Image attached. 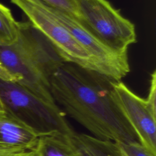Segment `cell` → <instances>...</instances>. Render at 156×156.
Segmentation results:
<instances>
[{
    "label": "cell",
    "mask_w": 156,
    "mask_h": 156,
    "mask_svg": "<svg viewBox=\"0 0 156 156\" xmlns=\"http://www.w3.org/2000/svg\"><path fill=\"white\" fill-rule=\"evenodd\" d=\"M18 24L10 10L0 3V46H8L16 41Z\"/></svg>",
    "instance_id": "11"
},
{
    "label": "cell",
    "mask_w": 156,
    "mask_h": 156,
    "mask_svg": "<svg viewBox=\"0 0 156 156\" xmlns=\"http://www.w3.org/2000/svg\"><path fill=\"white\" fill-rule=\"evenodd\" d=\"M10 1L48 39L65 62L101 73L91 55L75 40L48 6L40 0Z\"/></svg>",
    "instance_id": "5"
},
{
    "label": "cell",
    "mask_w": 156,
    "mask_h": 156,
    "mask_svg": "<svg viewBox=\"0 0 156 156\" xmlns=\"http://www.w3.org/2000/svg\"><path fill=\"white\" fill-rule=\"evenodd\" d=\"M18 24L16 41L0 46V78L16 82L43 100L56 104L51 94L50 79L65 62L29 21Z\"/></svg>",
    "instance_id": "2"
},
{
    "label": "cell",
    "mask_w": 156,
    "mask_h": 156,
    "mask_svg": "<svg viewBox=\"0 0 156 156\" xmlns=\"http://www.w3.org/2000/svg\"><path fill=\"white\" fill-rule=\"evenodd\" d=\"M47 6L61 11L71 17L78 19L75 0H40Z\"/></svg>",
    "instance_id": "12"
},
{
    "label": "cell",
    "mask_w": 156,
    "mask_h": 156,
    "mask_svg": "<svg viewBox=\"0 0 156 156\" xmlns=\"http://www.w3.org/2000/svg\"><path fill=\"white\" fill-rule=\"evenodd\" d=\"M122 155H123V156H126V155H124V154L122 152Z\"/></svg>",
    "instance_id": "17"
},
{
    "label": "cell",
    "mask_w": 156,
    "mask_h": 156,
    "mask_svg": "<svg viewBox=\"0 0 156 156\" xmlns=\"http://www.w3.org/2000/svg\"><path fill=\"white\" fill-rule=\"evenodd\" d=\"M77 20L115 54L127 56L129 45L136 42L134 24L107 0H75Z\"/></svg>",
    "instance_id": "4"
},
{
    "label": "cell",
    "mask_w": 156,
    "mask_h": 156,
    "mask_svg": "<svg viewBox=\"0 0 156 156\" xmlns=\"http://www.w3.org/2000/svg\"><path fill=\"white\" fill-rule=\"evenodd\" d=\"M0 99L5 112L33 131L38 137L76 132L58 105L48 102L21 85L0 78Z\"/></svg>",
    "instance_id": "3"
},
{
    "label": "cell",
    "mask_w": 156,
    "mask_h": 156,
    "mask_svg": "<svg viewBox=\"0 0 156 156\" xmlns=\"http://www.w3.org/2000/svg\"><path fill=\"white\" fill-rule=\"evenodd\" d=\"M15 156H40L38 152L37 151V150L33 149V150H30L29 151H26L24 153H22L21 154L15 155Z\"/></svg>",
    "instance_id": "15"
},
{
    "label": "cell",
    "mask_w": 156,
    "mask_h": 156,
    "mask_svg": "<svg viewBox=\"0 0 156 156\" xmlns=\"http://www.w3.org/2000/svg\"><path fill=\"white\" fill-rule=\"evenodd\" d=\"M76 156H123L116 143L85 133H75L69 138Z\"/></svg>",
    "instance_id": "9"
},
{
    "label": "cell",
    "mask_w": 156,
    "mask_h": 156,
    "mask_svg": "<svg viewBox=\"0 0 156 156\" xmlns=\"http://www.w3.org/2000/svg\"><path fill=\"white\" fill-rule=\"evenodd\" d=\"M117 82L98 71L64 62L50 79L56 104L98 138L120 143H140L118 102Z\"/></svg>",
    "instance_id": "1"
},
{
    "label": "cell",
    "mask_w": 156,
    "mask_h": 156,
    "mask_svg": "<svg viewBox=\"0 0 156 156\" xmlns=\"http://www.w3.org/2000/svg\"><path fill=\"white\" fill-rule=\"evenodd\" d=\"M69 138L57 134L39 136L35 149L40 156H76Z\"/></svg>",
    "instance_id": "10"
},
{
    "label": "cell",
    "mask_w": 156,
    "mask_h": 156,
    "mask_svg": "<svg viewBox=\"0 0 156 156\" xmlns=\"http://www.w3.org/2000/svg\"><path fill=\"white\" fill-rule=\"evenodd\" d=\"M38 136L5 112H0V156H15L35 149Z\"/></svg>",
    "instance_id": "8"
},
{
    "label": "cell",
    "mask_w": 156,
    "mask_h": 156,
    "mask_svg": "<svg viewBox=\"0 0 156 156\" xmlns=\"http://www.w3.org/2000/svg\"><path fill=\"white\" fill-rule=\"evenodd\" d=\"M146 101L151 111L156 115V71L151 74L149 93Z\"/></svg>",
    "instance_id": "14"
},
{
    "label": "cell",
    "mask_w": 156,
    "mask_h": 156,
    "mask_svg": "<svg viewBox=\"0 0 156 156\" xmlns=\"http://www.w3.org/2000/svg\"><path fill=\"white\" fill-rule=\"evenodd\" d=\"M114 89L118 102L140 143L156 155V115L149 108L146 99L135 94L122 81L116 82Z\"/></svg>",
    "instance_id": "7"
},
{
    "label": "cell",
    "mask_w": 156,
    "mask_h": 156,
    "mask_svg": "<svg viewBox=\"0 0 156 156\" xmlns=\"http://www.w3.org/2000/svg\"><path fill=\"white\" fill-rule=\"evenodd\" d=\"M49 8L75 40L91 55L102 74L116 81H121L127 76L130 71L127 56L113 52L76 18Z\"/></svg>",
    "instance_id": "6"
},
{
    "label": "cell",
    "mask_w": 156,
    "mask_h": 156,
    "mask_svg": "<svg viewBox=\"0 0 156 156\" xmlns=\"http://www.w3.org/2000/svg\"><path fill=\"white\" fill-rule=\"evenodd\" d=\"M116 143V142H115ZM121 152L126 156H156L150 152L140 143H116Z\"/></svg>",
    "instance_id": "13"
},
{
    "label": "cell",
    "mask_w": 156,
    "mask_h": 156,
    "mask_svg": "<svg viewBox=\"0 0 156 156\" xmlns=\"http://www.w3.org/2000/svg\"><path fill=\"white\" fill-rule=\"evenodd\" d=\"M0 112H5V110L1 99H0Z\"/></svg>",
    "instance_id": "16"
}]
</instances>
